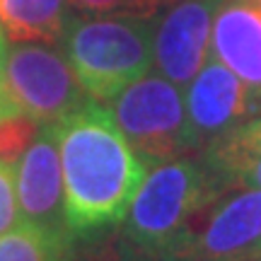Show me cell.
<instances>
[{
    "label": "cell",
    "mask_w": 261,
    "mask_h": 261,
    "mask_svg": "<svg viewBox=\"0 0 261 261\" xmlns=\"http://www.w3.org/2000/svg\"><path fill=\"white\" fill-rule=\"evenodd\" d=\"M65 223L75 240L116 230L148 165L133 152L112 112L87 102L58 121Z\"/></svg>",
    "instance_id": "obj_1"
},
{
    "label": "cell",
    "mask_w": 261,
    "mask_h": 261,
    "mask_svg": "<svg viewBox=\"0 0 261 261\" xmlns=\"http://www.w3.org/2000/svg\"><path fill=\"white\" fill-rule=\"evenodd\" d=\"M63 44L77 83L94 99L114 97L140 80L155 58V17H70Z\"/></svg>",
    "instance_id": "obj_2"
},
{
    "label": "cell",
    "mask_w": 261,
    "mask_h": 261,
    "mask_svg": "<svg viewBox=\"0 0 261 261\" xmlns=\"http://www.w3.org/2000/svg\"><path fill=\"white\" fill-rule=\"evenodd\" d=\"M215 198L218 194L201 160H169L155 165L152 174L145 177L119 227L133 244L162 261L184 234L189 220Z\"/></svg>",
    "instance_id": "obj_3"
},
{
    "label": "cell",
    "mask_w": 261,
    "mask_h": 261,
    "mask_svg": "<svg viewBox=\"0 0 261 261\" xmlns=\"http://www.w3.org/2000/svg\"><path fill=\"white\" fill-rule=\"evenodd\" d=\"M58 51L39 44H15L0 77V119L27 116L34 123H58L87 97Z\"/></svg>",
    "instance_id": "obj_4"
},
{
    "label": "cell",
    "mask_w": 261,
    "mask_h": 261,
    "mask_svg": "<svg viewBox=\"0 0 261 261\" xmlns=\"http://www.w3.org/2000/svg\"><path fill=\"white\" fill-rule=\"evenodd\" d=\"M112 114L145 165H162L194 152L187 104L167 77L143 75L112 99Z\"/></svg>",
    "instance_id": "obj_5"
},
{
    "label": "cell",
    "mask_w": 261,
    "mask_h": 261,
    "mask_svg": "<svg viewBox=\"0 0 261 261\" xmlns=\"http://www.w3.org/2000/svg\"><path fill=\"white\" fill-rule=\"evenodd\" d=\"M261 189H234L203 205L162 261H256Z\"/></svg>",
    "instance_id": "obj_6"
},
{
    "label": "cell",
    "mask_w": 261,
    "mask_h": 261,
    "mask_svg": "<svg viewBox=\"0 0 261 261\" xmlns=\"http://www.w3.org/2000/svg\"><path fill=\"white\" fill-rule=\"evenodd\" d=\"M19 223L44 232L73 237L65 223V191L58 123H44L17 162Z\"/></svg>",
    "instance_id": "obj_7"
},
{
    "label": "cell",
    "mask_w": 261,
    "mask_h": 261,
    "mask_svg": "<svg viewBox=\"0 0 261 261\" xmlns=\"http://www.w3.org/2000/svg\"><path fill=\"white\" fill-rule=\"evenodd\" d=\"M184 104L196 152L261 114V104L254 92L215 56L205 58L201 70L189 83Z\"/></svg>",
    "instance_id": "obj_8"
},
{
    "label": "cell",
    "mask_w": 261,
    "mask_h": 261,
    "mask_svg": "<svg viewBox=\"0 0 261 261\" xmlns=\"http://www.w3.org/2000/svg\"><path fill=\"white\" fill-rule=\"evenodd\" d=\"M225 0H177L155 17V65L174 85H189L208 58L215 15Z\"/></svg>",
    "instance_id": "obj_9"
},
{
    "label": "cell",
    "mask_w": 261,
    "mask_h": 261,
    "mask_svg": "<svg viewBox=\"0 0 261 261\" xmlns=\"http://www.w3.org/2000/svg\"><path fill=\"white\" fill-rule=\"evenodd\" d=\"M213 56L242 80L261 104V3L225 0L213 22Z\"/></svg>",
    "instance_id": "obj_10"
},
{
    "label": "cell",
    "mask_w": 261,
    "mask_h": 261,
    "mask_svg": "<svg viewBox=\"0 0 261 261\" xmlns=\"http://www.w3.org/2000/svg\"><path fill=\"white\" fill-rule=\"evenodd\" d=\"M196 158L218 196L234 189H261V114L208 143Z\"/></svg>",
    "instance_id": "obj_11"
},
{
    "label": "cell",
    "mask_w": 261,
    "mask_h": 261,
    "mask_svg": "<svg viewBox=\"0 0 261 261\" xmlns=\"http://www.w3.org/2000/svg\"><path fill=\"white\" fill-rule=\"evenodd\" d=\"M68 0H0V24L17 41L63 39Z\"/></svg>",
    "instance_id": "obj_12"
},
{
    "label": "cell",
    "mask_w": 261,
    "mask_h": 261,
    "mask_svg": "<svg viewBox=\"0 0 261 261\" xmlns=\"http://www.w3.org/2000/svg\"><path fill=\"white\" fill-rule=\"evenodd\" d=\"M75 237L44 232L19 223L15 230L0 234V261H68Z\"/></svg>",
    "instance_id": "obj_13"
},
{
    "label": "cell",
    "mask_w": 261,
    "mask_h": 261,
    "mask_svg": "<svg viewBox=\"0 0 261 261\" xmlns=\"http://www.w3.org/2000/svg\"><path fill=\"white\" fill-rule=\"evenodd\" d=\"M68 261H160L155 254L140 249L121 232V227L97 237L75 240Z\"/></svg>",
    "instance_id": "obj_14"
},
{
    "label": "cell",
    "mask_w": 261,
    "mask_h": 261,
    "mask_svg": "<svg viewBox=\"0 0 261 261\" xmlns=\"http://www.w3.org/2000/svg\"><path fill=\"white\" fill-rule=\"evenodd\" d=\"M34 130H37V123L27 116L0 119V158L8 160V162H15L32 143Z\"/></svg>",
    "instance_id": "obj_15"
},
{
    "label": "cell",
    "mask_w": 261,
    "mask_h": 261,
    "mask_svg": "<svg viewBox=\"0 0 261 261\" xmlns=\"http://www.w3.org/2000/svg\"><path fill=\"white\" fill-rule=\"evenodd\" d=\"M77 8L90 12H116V15H136V17H155L165 5L177 0H73Z\"/></svg>",
    "instance_id": "obj_16"
},
{
    "label": "cell",
    "mask_w": 261,
    "mask_h": 261,
    "mask_svg": "<svg viewBox=\"0 0 261 261\" xmlns=\"http://www.w3.org/2000/svg\"><path fill=\"white\" fill-rule=\"evenodd\" d=\"M19 220V205L15 198L12 162L0 158V234L10 232Z\"/></svg>",
    "instance_id": "obj_17"
},
{
    "label": "cell",
    "mask_w": 261,
    "mask_h": 261,
    "mask_svg": "<svg viewBox=\"0 0 261 261\" xmlns=\"http://www.w3.org/2000/svg\"><path fill=\"white\" fill-rule=\"evenodd\" d=\"M5 56H8V48H5V37L0 29V77H3V68H5Z\"/></svg>",
    "instance_id": "obj_18"
},
{
    "label": "cell",
    "mask_w": 261,
    "mask_h": 261,
    "mask_svg": "<svg viewBox=\"0 0 261 261\" xmlns=\"http://www.w3.org/2000/svg\"><path fill=\"white\" fill-rule=\"evenodd\" d=\"M256 261H261V254H259V259H256Z\"/></svg>",
    "instance_id": "obj_19"
},
{
    "label": "cell",
    "mask_w": 261,
    "mask_h": 261,
    "mask_svg": "<svg viewBox=\"0 0 261 261\" xmlns=\"http://www.w3.org/2000/svg\"><path fill=\"white\" fill-rule=\"evenodd\" d=\"M259 3H261V0H259Z\"/></svg>",
    "instance_id": "obj_20"
}]
</instances>
